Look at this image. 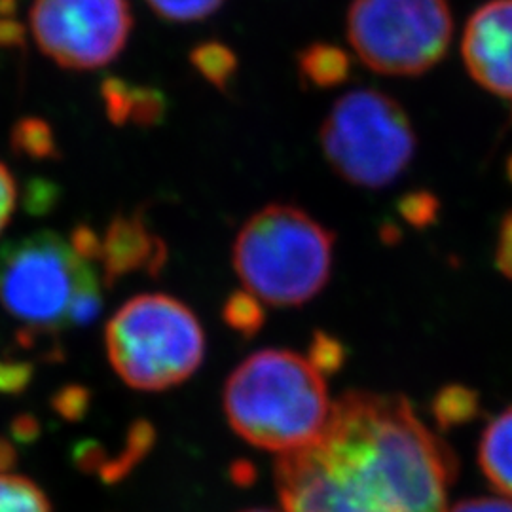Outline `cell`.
<instances>
[{"label":"cell","instance_id":"7a4b0ae2","mask_svg":"<svg viewBox=\"0 0 512 512\" xmlns=\"http://www.w3.org/2000/svg\"><path fill=\"white\" fill-rule=\"evenodd\" d=\"M330 408L323 374L285 349L251 355L224 387V410L234 431L253 446L279 454L317 439Z\"/></svg>","mask_w":512,"mask_h":512},{"label":"cell","instance_id":"e575fe53","mask_svg":"<svg viewBox=\"0 0 512 512\" xmlns=\"http://www.w3.org/2000/svg\"><path fill=\"white\" fill-rule=\"evenodd\" d=\"M507 177H509V181L512 183V156L509 158V162H507Z\"/></svg>","mask_w":512,"mask_h":512},{"label":"cell","instance_id":"1f68e13d","mask_svg":"<svg viewBox=\"0 0 512 512\" xmlns=\"http://www.w3.org/2000/svg\"><path fill=\"white\" fill-rule=\"evenodd\" d=\"M40 433L38 421L31 416H19L18 420L14 421V435L16 439L23 440V442H31L35 440Z\"/></svg>","mask_w":512,"mask_h":512},{"label":"cell","instance_id":"30bf717a","mask_svg":"<svg viewBox=\"0 0 512 512\" xmlns=\"http://www.w3.org/2000/svg\"><path fill=\"white\" fill-rule=\"evenodd\" d=\"M167 262L164 239L148 228L141 211L120 213L110 220L101 238L99 264L103 266L105 285L112 287L126 275L158 277Z\"/></svg>","mask_w":512,"mask_h":512},{"label":"cell","instance_id":"d6986e66","mask_svg":"<svg viewBox=\"0 0 512 512\" xmlns=\"http://www.w3.org/2000/svg\"><path fill=\"white\" fill-rule=\"evenodd\" d=\"M164 93L150 86H135L131 84L129 92V124L139 128H154L162 124L165 118Z\"/></svg>","mask_w":512,"mask_h":512},{"label":"cell","instance_id":"8fae6325","mask_svg":"<svg viewBox=\"0 0 512 512\" xmlns=\"http://www.w3.org/2000/svg\"><path fill=\"white\" fill-rule=\"evenodd\" d=\"M300 78L319 90L346 84L351 76L349 55L327 42H313L298 54Z\"/></svg>","mask_w":512,"mask_h":512},{"label":"cell","instance_id":"ffe728a7","mask_svg":"<svg viewBox=\"0 0 512 512\" xmlns=\"http://www.w3.org/2000/svg\"><path fill=\"white\" fill-rule=\"evenodd\" d=\"M226 0H147L156 16L173 23H190L213 16Z\"/></svg>","mask_w":512,"mask_h":512},{"label":"cell","instance_id":"d590c367","mask_svg":"<svg viewBox=\"0 0 512 512\" xmlns=\"http://www.w3.org/2000/svg\"><path fill=\"white\" fill-rule=\"evenodd\" d=\"M245 512H274V511H264V509H255V511H245Z\"/></svg>","mask_w":512,"mask_h":512},{"label":"cell","instance_id":"4316f807","mask_svg":"<svg viewBox=\"0 0 512 512\" xmlns=\"http://www.w3.org/2000/svg\"><path fill=\"white\" fill-rule=\"evenodd\" d=\"M18 202V188L8 167L0 162V234L8 226Z\"/></svg>","mask_w":512,"mask_h":512},{"label":"cell","instance_id":"ba28073f","mask_svg":"<svg viewBox=\"0 0 512 512\" xmlns=\"http://www.w3.org/2000/svg\"><path fill=\"white\" fill-rule=\"evenodd\" d=\"M29 19L40 52L71 71L109 65L133 27L128 0H35Z\"/></svg>","mask_w":512,"mask_h":512},{"label":"cell","instance_id":"9a60e30c","mask_svg":"<svg viewBox=\"0 0 512 512\" xmlns=\"http://www.w3.org/2000/svg\"><path fill=\"white\" fill-rule=\"evenodd\" d=\"M154 439H156V433L148 421H135L129 427L128 439L122 454L118 458L107 459L99 469V475L103 476L107 484L120 482L141 459L147 456L154 444Z\"/></svg>","mask_w":512,"mask_h":512},{"label":"cell","instance_id":"e0dca14e","mask_svg":"<svg viewBox=\"0 0 512 512\" xmlns=\"http://www.w3.org/2000/svg\"><path fill=\"white\" fill-rule=\"evenodd\" d=\"M0 512H52V507L35 482L0 475Z\"/></svg>","mask_w":512,"mask_h":512},{"label":"cell","instance_id":"2e32d148","mask_svg":"<svg viewBox=\"0 0 512 512\" xmlns=\"http://www.w3.org/2000/svg\"><path fill=\"white\" fill-rule=\"evenodd\" d=\"M433 412L442 429H452L475 418L478 414V397L475 391L467 387L448 385L435 397Z\"/></svg>","mask_w":512,"mask_h":512},{"label":"cell","instance_id":"5b68a950","mask_svg":"<svg viewBox=\"0 0 512 512\" xmlns=\"http://www.w3.org/2000/svg\"><path fill=\"white\" fill-rule=\"evenodd\" d=\"M319 143L338 177L374 190L395 183L406 171L416 152V131L399 101L363 88L334 103Z\"/></svg>","mask_w":512,"mask_h":512},{"label":"cell","instance_id":"3957f363","mask_svg":"<svg viewBox=\"0 0 512 512\" xmlns=\"http://www.w3.org/2000/svg\"><path fill=\"white\" fill-rule=\"evenodd\" d=\"M334 234L306 211L272 203L245 222L232 264L245 291L277 308L302 306L329 283Z\"/></svg>","mask_w":512,"mask_h":512},{"label":"cell","instance_id":"52a82bcc","mask_svg":"<svg viewBox=\"0 0 512 512\" xmlns=\"http://www.w3.org/2000/svg\"><path fill=\"white\" fill-rule=\"evenodd\" d=\"M448 0H353L348 38L363 65L385 76H420L448 52Z\"/></svg>","mask_w":512,"mask_h":512},{"label":"cell","instance_id":"d6a6232c","mask_svg":"<svg viewBox=\"0 0 512 512\" xmlns=\"http://www.w3.org/2000/svg\"><path fill=\"white\" fill-rule=\"evenodd\" d=\"M16 463V452L8 440L0 439V475L14 467Z\"/></svg>","mask_w":512,"mask_h":512},{"label":"cell","instance_id":"4fadbf2b","mask_svg":"<svg viewBox=\"0 0 512 512\" xmlns=\"http://www.w3.org/2000/svg\"><path fill=\"white\" fill-rule=\"evenodd\" d=\"M190 61L194 69L220 92L230 88L232 78L238 73V55L230 46L217 40H207L196 46L190 52Z\"/></svg>","mask_w":512,"mask_h":512},{"label":"cell","instance_id":"277c9868","mask_svg":"<svg viewBox=\"0 0 512 512\" xmlns=\"http://www.w3.org/2000/svg\"><path fill=\"white\" fill-rule=\"evenodd\" d=\"M105 340L110 365L129 387L141 391L183 384L205 353L198 317L167 294L131 298L110 319Z\"/></svg>","mask_w":512,"mask_h":512},{"label":"cell","instance_id":"d4e9b609","mask_svg":"<svg viewBox=\"0 0 512 512\" xmlns=\"http://www.w3.org/2000/svg\"><path fill=\"white\" fill-rule=\"evenodd\" d=\"M33 365L25 361H0V391L4 393H19L33 380Z\"/></svg>","mask_w":512,"mask_h":512},{"label":"cell","instance_id":"ac0fdd59","mask_svg":"<svg viewBox=\"0 0 512 512\" xmlns=\"http://www.w3.org/2000/svg\"><path fill=\"white\" fill-rule=\"evenodd\" d=\"M224 323L245 338H253L264 325V310L260 300L249 291H236L230 294L222 308Z\"/></svg>","mask_w":512,"mask_h":512},{"label":"cell","instance_id":"4dcf8cb0","mask_svg":"<svg viewBox=\"0 0 512 512\" xmlns=\"http://www.w3.org/2000/svg\"><path fill=\"white\" fill-rule=\"evenodd\" d=\"M452 512H512V503L503 499H471L459 503Z\"/></svg>","mask_w":512,"mask_h":512},{"label":"cell","instance_id":"7c38bea8","mask_svg":"<svg viewBox=\"0 0 512 512\" xmlns=\"http://www.w3.org/2000/svg\"><path fill=\"white\" fill-rule=\"evenodd\" d=\"M480 465L495 488L512 497V408L486 429L480 444Z\"/></svg>","mask_w":512,"mask_h":512},{"label":"cell","instance_id":"5bb4252c","mask_svg":"<svg viewBox=\"0 0 512 512\" xmlns=\"http://www.w3.org/2000/svg\"><path fill=\"white\" fill-rule=\"evenodd\" d=\"M10 141H12L14 152L23 158L38 160V162L59 158L54 129L42 118H35V116L21 118L12 129Z\"/></svg>","mask_w":512,"mask_h":512},{"label":"cell","instance_id":"9c48e42d","mask_svg":"<svg viewBox=\"0 0 512 512\" xmlns=\"http://www.w3.org/2000/svg\"><path fill=\"white\" fill-rule=\"evenodd\" d=\"M461 57L484 90L512 99V0L482 4L465 25Z\"/></svg>","mask_w":512,"mask_h":512},{"label":"cell","instance_id":"603a6c76","mask_svg":"<svg viewBox=\"0 0 512 512\" xmlns=\"http://www.w3.org/2000/svg\"><path fill=\"white\" fill-rule=\"evenodd\" d=\"M399 213L414 228L433 224L439 215V200L431 192H410L399 202Z\"/></svg>","mask_w":512,"mask_h":512},{"label":"cell","instance_id":"6da1fadb","mask_svg":"<svg viewBox=\"0 0 512 512\" xmlns=\"http://www.w3.org/2000/svg\"><path fill=\"white\" fill-rule=\"evenodd\" d=\"M450 461L403 397L349 391L323 433L281 454L285 512H446Z\"/></svg>","mask_w":512,"mask_h":512},{"label":"cell","instance_id":"f1b7e54d","mask_svg":"<svg viewBox=\"0 0 512 512\" xmlns=\"http://www.w3.org/2000/svg\"><path fill=\"white\" fill-rule=\"evenodd\" d=\"M55 202H57V188H55L54 184L40 181V183H33L29 186V194H27L25 205H27V209L31 213L42 215L48 209H52Z\"/></svg>","mask_w":512,"mask_h":512},{"label":"cell","instance_id":"7402d4cb","mask_svg":"<svg viewBox=\"0 0 512 512\" xmlns=\"http://www.w3.org/2000/svg\"><path fill=\"white\" fill-rule=\"evenodd\" d=\"M308 361L321 374H334L346 361V348L336 338L317 330L313 334Z\"/></svg>","mask_w":512,"mask_h":512},{"label":"cell","instance_id":"83f0119b","mask_svg":"<svg viewBox=\"0 0 512 512\" xmlns=\"http://www.w3.org/2000/svg\"><path fill=\"white\" fill-rule=\"evenodd\" d=\"M71 245H73L76 255L82 256L88 262H99L101 256V236L95 234L92 226L80 224L74 228L71 236Z\"/></svg>","mask_w":512,"mask_h":512},{"label":"cell","instance_id":"8992f818","mask_svg":"<svg viewBox=\"0 0 512 512\" xmlns=\"http://www.w3.org/2000/svg\"><path fill=\"white\" fill-rule=\"evenodd\" d=\"M97 281L92 262L54 232L0 249V304L29 332L67 329L78 294Z\"/></svg>","mask_w":512,"mask_h":512},{"label":"cell","instance_id":"f546056e","mask_svg":"<svg viewBox=\"0 0 512 512\" xmlns=\"http://www.w3.org/2000/svg\"><path fill=\"white\" fill-rule=\"evenodd\" d=\"M25 27L16 18L0 16V50H16L25 46Z\"/></svg>","mask_w":512,"mask_h":512},{"label":"cell","instance_id":"cb8c5ba5","mask_svg":"<svg viewBox=\"0 0 512 512\" xmlns=\"http://www.w3.org/2000/svg\"><path fill=\"white\" fill-rule=\"evenodd\" d=\"M52 406L67 421L82 420L90 406V391L80 385H67L55 393Z\"/></svg>","mask_w":512,"mask_h":512},{"label":"cell","instance_id":"484cf974","mask_svg":"<svg viewBox=\"0 0 512 512\" xmlns=\"http://www.w3.org/2000/svg\"><path fill=\"white\" fill-rule=\"evenodd\" d=\"M495 266L501 274L512 281V209L503 217L497 232Z\"/></svg>","mask_w":512,"mask_h":512},{"label":"cell","instance_id":"44dd1931","mask_svg":"<svg viewBox=\"0 0 512 512\" xmlns=\"http://www.w3.org/2000/svg\"><path fill=\"white\" fill-rule=\"evenodd\" d=\"M129 92L131 84L116 76L105 78L101 84V99L105 105V112L114 126L129 124Z\"/></svg>","mask_w":512,"mask_h":512},{"label":"cell","instance_id":"836d02e7","mask_svg":"<svg viewBox=\"0 0 512 512\" xmlns=\"http://www.w3.org/2000/svg\"><path fill=\"white\" fill-rule=\"evenodd\" d=\"M232 473H234V480L238 484H249L255 480V469L251 463H245V461H239L238 465L232 467Z\"/></svg>","mask_w":512,"mask_h":512}]
</instances>
